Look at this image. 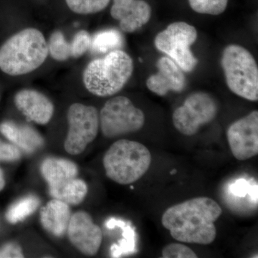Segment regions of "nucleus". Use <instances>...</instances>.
Here are the masks:
<instances>
[{
	"label": "nucleus",
	"instance_id": "obj_1",
	"mask_svg": "<svg viewBox=\"0 0 258 258\" xmlns=\"http://www.w3.org/2000/svg\"><path fill=\"white\" fill-rule=\"evenodd\" d=\"M222 213L217 202L200 197L168 208L163 214L161 223L179 242L210 244L216 238L215 223Z\"/></svg>",
	"mask_w": 258,
	"mask_h": 258
},
{
	"label": "nucleus",
	"instance_id": "obj_2",
	"mask_svg": "<svg viewBox=\"0 0 258 258\" xmlns=\"http://www.w3.org/2000/svg\"><path fill=\"white\" fill-rule=\"evenodd\" d=\"M48 54L42 32L35 28L25 29L0 47V69L10 76L28 74L42 66Z\"/></svg>",
	"mask_w": 258,
	"mask_h": 258
},
{
	"label": "nucleus",
	"instance_id": "obj_3",
	"mask_svg": "<svg viewBox=\"0 0 258 258\" xmlns=\"http://www.w3.org/2000/svg\"><path fill=\"white\" fill-rule=\"evenodd\" d=\"M133 71L130 55L124 51L115 50L88 64L83 72V83L95 96H111L124 87Z\"/></svg>",
	"mask_w": 258,
	"mask_h": 258
},
{
	"label": "nucleus",
	"instance_id": "obj_4",
	"mask_svg": "<svg viewBox=\"0 0 258 258\" xmlns=\"http://www.w3.org/2000/svg\"><path fill=\"white\" fill-rule=\"evenodd\" d=\"M103 162L110 179L127 185L138 181L147 172L152 164V154L144 144L121 139L112 144Z\"/></svg>",
	"mask_w": 258,
	"mask_h": 258
},
{
	"label": "nucleus",
	"instance_id": "obj_5",
	"mask_svg": "<svg viewBox=\"0 0 258 258\" xmlns=\"http://www.w3.org/2000/svg\"><path fill=\"white\" fill-rule=\"evenodd\" d=\"M221 66L229 89L249 101L258 100V68L245 47L232 44L222 51Z\"/></svg>",
	"mask_w": 258,
	"mask_h": 258
},
{
	"label": "nucleus",
	"instance_id": "obj_6",
	"mask_svg": "<svg viewBox=\"0 0 258 258\" xmlns=\"http://www.w3.org/2000/svg\"><path fill=\"white\" fill-rule=\"evenodd\" d=\"M40 170L52 198L69 205H79L84 200L88 186L83 180L78 179L79 169L73 161L47 158L42 163Z\"/></svg>",
	"mask_w": 258,
	"mask_h": 258
},
{
	"label": "nucleus",
	"instance_id": "obj_7",
	"mask_svg": "<svg viewBox=\"0 0 258 258\" xmlns=\"http://www.w3.org/2000/svg\"><path fill=\"white\" fill-rule=\"evenodd\" d=\"M198 30L184 22H176L168 25L159 32L154 40L158 50L172 59L184 72H191L198 64V60L190 47L198 39Z\"/></svg>",
	"mask_w": 258,
	"mask_h": 258
},
{
	"label": "nucleus",
	"instance_id": "obj_8",
	"mask_svg": "<svg viewBox=\"0 0 258 258\" xmlns=\"http://www.w3.org/2000/svg\"><path fill=\"white\" fill-rule=\"evenodd\" d=\"M99 122L103 135L113 139L139 132L145 123V115L129 98L116 96L105 103L100 112Z\"/></svg>",
	"mask_w": 258,
	"mask_h": 258
},
{
	"label": "nucleus",
	"instance_id": "obj_9",
	"mask_svg": "<svg viewBox=\"0 0 258 258\" xmlns=\"http://www.w3.org/2000/svg\"><path fill=\"white\" fill-rule=\"evenodd\" d=\"M217 112L218 105L215 98L208 93L198 91L191 93L182 106L174 111L173 124L183 135L191 137L200 127L215 119Z\"/></svg>",
	"mask_w": 258,
	"mask_h": 258
},
{
	"label": "nucleus",
	"instance_id": "obj_10",
	"mask_svg": "<svg viewBox=\"0 0 258 258\" xmlns=\"http://www.w3.org/2000/svg\"><path fill=\"white\" fill-rule=\"evenodd\" d=\"M69 128L64 141L66 152L79 155L95 140L100 128L99 114L95 107L74 103L68 111Z\"/></svg>",
	"mask_w": 258,
	"mask_h": 258
},
{
	"label": "nucleus",
	"instance_id": "obj_11",
	"mask_svg": "<svg viewBox=\"0 0 258 258\" xmlns=\"http://www.w3.org/2000/svg\"><path fill=\"white\" fill-rule=\"evenodd\" d=\"M227 138L231 152L239 161L247 160L258 154V111H253L230 125Z\"/></svg>",
	"mask_w": 258,
	"mask_h": 258
},
{
	"label": "nucleus",
	"instance_id": "obj_12",
	"mask_svg": "<svg viewBox=\"0 0 258 258\" xmlns=\"http://www.w3.org/2000/svg\"><path fill=\"white\" fill-rule=\"evenodd\" d=\"M67 232L70 242L83 254L93 256L98 253L103 233L87 212L80 211L71 215Z\"/></svg>",
	"mask_w": 258,
	"mask_h": 258
},
{
	"label": "nucleus",
	"instance_id": "obj_13",
	"mask_svg": "<svg viewBox=\"0 0 258 258\" xmlns=\"http://www.w3.org/2000/svg\"><path fill=\"white\" fill-rule=\"evenodd\" d=\"M158 72L147 81L149 91L159 96L169 91L181 92L186 87V78L182 70L170 57L163 56L157 61Z\"/></svg>",
	"mask_w": 258,
	"mask_h": 258
},
{
	"label": "nucleus",
	"instance_id": "obj_14",
	"mask_svg": "<svg viewBox=\"0 0 258 258\" xmlns=\"http://www.w3.org/2000/svg\"><path fill=\"white\" fill-rule=\"evenodd\" d=\"M111 15L122 31L132 33L150 20L152 8L144 0H113Z\"/></svg>",
	"mask_w": 258,
	"mask_h": 258
},
{
	"label": "nucleus",
	"instance_id": "obj_15",
	"mask_svg": "<svg viewBox=\"0 0 258 258\" xmlns=\"http://www.w3.org/2000/svg\"><path fill=\"white\" fill-rule=\"evenodd\" d=\"M17 108L28 119L40 125L47 124L54 113V106L45 95L35 90L24 89L15 97Z\"/></svg>",
	"mask_w": 258,
	"mask_h": 258
},
{
	"label": "nucleus",
	"instance_id": "obj_16",
	"mask_svg": "<svg viewBox=\"0 0 258 258\" xmlns=\"http://www.w3.org/2000/svg\"><path fill=\"white\" fill-rule=\"evenodd\" d=\"M71 213L69 205L54 198L40 210L42 227L55 237H62L67 232Z\"/></svg>",
	"mask_w": 258,
	"mask_h": 258
},
{
	"label": "nucleus",
	"instance_id": "obj_17",
	"mask_svg": "<svg viewBox=\"0 0 258 258\" xmlns=\"http://www.w3.org/2000/svg\"><path fill=\"white\" fill-rule=\"evenodd\" d=\"M0 132L18 149L28 154L36 152L44 144L40 134L28 125L3 122L0 124Z\"/></svg>",
	"mask_w": 258,
	"mask_h": 258
},
{
	"label": "nucleus",
	"instance_id": "obj_18",
	"mask_svg": "<svg viewBox=\"0 0 258 258\" xmlns=\"http://www.w3.org/2000/svg\"><path fill=\"white\" fill-rule=\"evenodd\" d=\"M40 201L35 196L25 197L13 204L6 213V219L12 224L22 222L38 208Z\"/></svg>",
	"mask_w": 258,
	"mask_h": 258
},
{
	"label": "nucleus",
	"instance_id": "obj_19",
	"mask_svg": "<svg viewBox=\"0 0 258 258\" xmlns=\"http://www.w3.org/2000/svg\"><path fill=\"white\" fill-rule=\"evenodd\" d=\"M123 41L121 34L117 30H103L98 32L91 38V47L95 52L104 53L119 48L123 45Z\"/></svg>",
	"mask_w": 258,
	"mask_h": 258
},
{
	"label": "nucleus",
	"instance_id": "obj_20",
	"mask_svg": "<svg viewBox=\"0 0 258 258\" xmlns=\"http://www.w3.org/2000/svg\"><path fill=\"white\" fill-rule=\"evenodd\" d=\"M47 45L49 53L55 60L64 61L71 57V43L66 40L60 31L52 34Z\"/></svg>",
	"mask_w": 258,
	"mask_h": 258
},
{
	"label": "nucleus",
	"instance_id": "obj_21",
	"mask_svg": "<svg viewBox=\"0 0 258 258\" xmlns=\"http://www.w3.org/2000/svg\"><path fill=\"white\" fill-rule=\"evenodd\" d=\"M69 9L80 15L99 13L109 4L110 0H66Z\"/></svg>",
	"mask_w": 258,
	"mask_h": 258
},
{
	"label": "nucleus",
	"instance_id": "obj_22",
	"mask_svg": "<svg viewBox=\"0 0 258 258\" xmlns=\"http://www.w3.org/2000/svg\"><path fill=\"white\" fill-rule=\"evenodd\" d=\"M190 7L200 14L221 15L225 11L228 0H189Z\"/></svg>",
	"mask_w": 258,
	"mask_h": 258
},
{
	"label": "nucleus",
	"instance_id": "obj_23",
	"mask_svg": "<svg viewBox=\"0 0 258 258\" xmlns=\"http://www.w3.org/2000/svg\"><path fill=\"white\" fill-rule=\"evenodd\" d=\"M106 225L108 228H113L115 226H118L124 230V233H123L124 240L120 241L119 245H113L111 247L112 254L113 257H118L120 254L127 253L131 250H133V231L131 230L128 226L125 227L124 222L120 220H113V219L107 222Z\"/></svg>",
	"mask_w": 258,
	"mask_h": 258
},
{
	"label": "nucleus",
	"instance_id": "obj_24",
	"mask_svg": "<svg viewBox=\"0 0 258 258\" xmlns=\"http://www.w3.org/2000/svg\"><path fill=\"white\" fill-rule=\"evenodd\" d=\"M71 43V57L79 58L91 47V37L86 30L78 32Z\"/></svg>",
	"mask_w": 258,
	"mask_h": 258
},
{
	"label": "nucleus",
	"instance_id": "obj_25",
	"mask_svg": "<svg viewBox=\"0 0 258 258\" xmlns=\"http://www.w3.org/2000/svg\"><path fill=\"white\" fill-rule=\"evenodd\" d=\"M164 258H197L198 255L186 245L181 243H171L162 250Z\"/></svg>",
	"mask_w": 258,
	"mask_h": 258
},
{
	"label": "nucleus",
	"instance_id": "obj_26",
	"mask_svg": "<svg viewBox=\"0 0 258 258\" xmlns=\"http://www.w3.org/2000/svg\"><path fill=\"white\" fill-rule=\"evenodd\" d=\"M21 157V153L14 144L5 143L0 139V161H17Z\"/></svg>",
	"mask_w": 258,
	"mask_h": 258
},
{
	"label": "nucleus",
	"instance_id": "obj_27",
	"mask_svg": "<svg viewBox=\"0 0 258 258\" xmlns=\"http://www.w3.org/2000/svg\"><path fill=\"white\" fill-rule=\"evenodd\" d=\"M24 254L19 244L10 242L0 248V258H22Z\"/></svg>",
	"mask_w": 258,
	"mask_h": 258
},
{
	"label": "nucleus",
	"instance_id": "obj_28",
	"mask_svg": "<svg viewBox=\"0 0 258 258\" xmlns=\"http://www.w3.org/2000/svg\"><path fill=\"white\" fill-rule=\"evenodd\" d=\"M5 186V179L3 171L0 169V191L4 189Z\"/></svg>",
	"mask_w": 258,
	"mask_h": 258
}]
</instances>
